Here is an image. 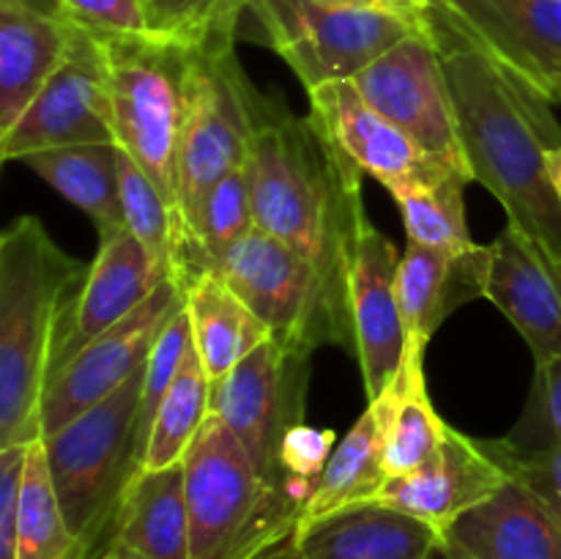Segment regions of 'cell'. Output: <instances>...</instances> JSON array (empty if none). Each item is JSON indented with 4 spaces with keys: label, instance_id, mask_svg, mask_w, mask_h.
<instances>
[{
    "label": "cell",
    "instance_id": "cell-19",
    "mask_svg": "<svg viewBox=\"0 0 561 559\" xmlns=\"http://www.w3.org/2000/svg\"><path fill=\"white\" fill-rule=\"evenodd\" d=\"M279 559H444V535L431 521L373 499L301 521Z\"/></svg>",
    "mask_w": 561,
    "mask_h": 559
},
{
    "label": "cell",
    "instance_id": "cell-3",
    "mask_svg": "<svg viewBox=\"0 0 561 559\" xmlns=\"http://www.w3.org/2000/svg\"><path fill=\"white\" fill-rule=\"evenodd\" d=\"M88 266L31 214L0 233V449L42 442V403Z\"/></svg>",
    "mask_w": 561,
    "mask_h": 559
},
{
    "label": "cell",
    "instance_id": "cell-21",
    "mask_svg": "<svg viewBox=\"0 0 561 559\" xmlns=\"http://www.w3.org/2000/svg\"><path fill=\"white\" fill-rule=\"evenodd\" d=\"M442 535L444 559H561V521L515 477L449 521Z\"/></svg>",
    "mask_w": 561,
    "mask_h": 559
},
{
    "label": "cell",
    "instance_id": "cell-8",
    "mask_svg": "<svg viewBox=\"0 0 561 559\" xmlns=\"http://www.w3.org/2000/svg\"><path fill=\"white\" fill-rule=\"evenodd\" d=\"M99 38L110 64L115 142L175 208L192 49L151 33Z\"/></svg>",
    "mask_w": 561,
    "mask_h": 559
},
{
    "label": "cell",
    "instance_id": "cell-29",
    "mask_svg": "<svg viewBox=\"0 0 561 559\" xmlns=\"http://www.w3.org/2000/svg\"><path fill=\"white\" fill-rule=\"evenodd\" d=\"M466 184H471L469 175L447 170L436 179L409 181L387 190L403 214L409 244L431 247L449 255H466L477 250V241L471 239L466 223Z\"/></svg>",
    "mask_w": 561,
    "mask_h": 559
},
{
    "label": "cell",
    "instance_id": "cell-38",
    "mask_svg": "<svg viewBox=\"0 0 561 559\" xmlns=\"http://www.w3.org/2000/svg\"><path fill=\"white\" fill-rule=\"evenodd\" d=\"M69 22L99 36H137L148 33L142 0H58Z\"/></svg>",
    "mask_w": 561,
    "mask_h": 559
},
{
    "label": "cell",
    "instance_id": "cell-43",
    "mask_svg": "<svg viewBox=\"0 0 561 559\" xmlns=\"http://www.w3.org/2000/svg\"><path fill=\"white\" fill-rule=\"evenodd\" d=\"M113 559H146V557H140V554H131V551H126V548H118V551L113 554Z\"/></svg>",
    "mask_w": 561,
    "mask_h": 559
},
{
    "label": "cell",
    "instance_id": "cell-30",
    "mask_svg": "<svg viewBox=\"0 0 561 559\" xmlns=\"http://www.w3.org/2000/svg\"><path fill=\"white\" fill-rule=\"evenodd\" d=\"M255 203H252V170L250 162L225 175L203 203L192 230L190 250L181 258L175 277L181 285L186 280L206 274L217 266L219 258L255 230Z\"/></svg>",
    "mask_w": 561,
    "mask_h": 559
},
{
    "label": "cell",
    "instance_id": "cell-17",
    "mask_svg": "<svg viewBox=\"0 0 561 559\" xmlns=\"http://www.w3.org/2000/svg\"><path fill=\"white\" fill-rule=\"evenodd\" d=\"M168 277L175 274L159 266L126 225L99 233V252L88 266L85 285L66 321L64 338L55 351L53 376L64 370L91 340L131 316Z\"/></svg>",
    "mask_w": 561,
    "mask_h": 559
},
{
    "label": "cell",
    "instance_id": "cell-37",
    "mask_svg": "<svg viewBox=\"0 0 561 559\" xmlns=\"http://www.w3.org/2000/svg\"><path fill=\"white\" fill-rule=\"evenodd\" d=\"M488 449L496 455L510 477L524 482L537 493L561 521V444L559 447L542 449V453L518 455L502 444V438H485Z\"/></svg>",
    "mask_w": 561,
    "mask_h": 559
},
{
    "label": "cell",
    "instance_id": "cell-40",
    "mask_svg": "<svg viewBox=\"0 0 561 559\" xmlns=\"http://www.w3.org/2000/svg\"><path fill=\"white\" fill-rule=\"evenodd\" d=\"M33 444L0 449V559H16V521L25 466Z\"/></svg>",
    "mask_w": 561,
    "mask_h": 559
},
{
    "label": "cell",
    "instance_id": "cell-13",
    "mask_svg": "<svg viewBox=\"0 0 561 559\" xmlns=\"http://www.w3.org/2000/svg\"><path fill=\"white\" fill-rule=\"evenodd\" d=\"M181 305H184L181 280H162V285L131 316L91 340L64 370L55 373L44 392L42 438L60 431L66 422L102 403L121 384L129 381L146 365L159 332Z\"/></svg>",
    "mask_w": 561,
    "mask_h": 559
},
{
    "label": "cell",
    "instance_id": "cell-9",
    "mask_svg": "<svg viewBox=\"0 0 561 559\" xmlns=\"http://www.w3.org/2000/svg\"><path fill=\"white\" fill-rule=\"evenodd\" d=\"M211 272L272 329V338L307 351L327 343L354 349L351 323L316 269L266 230L236 241Z\"/></svg>",
    "mask_w": 561,
    "mask_h": 559
},
{
    "label": "cell",
    "instance_id": "cell-27",
    "mask_svg": "<svg viewBox=\"0 0 561 559\" xmlns=\"http://www.w3.org/2000/svg\"><path fill=\"white\" fill-rule=\"evenodd\" d=\"M121 148L115 142L99 146H66L27 153L22 162L47 181L58 195L75 203L96 225L99 233L124 228L121 203Z\"/></svg>",
    "mask_w": 561,
    "mask_h": 559
},
{
    "label": "cell",
    "instance_id": "cell-41",
    "mask_svg": "<svg viewBox=\"0 0 561 559\" xmlns=\"http://www.w3.org/2000/svg\"><path fill=\"white\" fill-rule=\"evenodd\" d=\"M546 168H548V181H551L553 192H557V197L561 203V146L553 148V151H548Z\"/></svg>",
    "mask_w": 561,
    "mask_h": 559
},
{
    "label": "cell",
    "instance_id": "cell-5",
    "mask_svg": "<svg viewBox=\"0 0 561 559\" xmlns=\"http://www.w3.org/2000/svg\"><path fill=\"white\" fill-rule=\"evenodd\" d=\"M146 365L110 398L44 436L49 477L77 559H113L131 482L142 471L137 447Z\"/></svg>",
    "mask_w": 561,
    "mask_h": 559
},
{
    "label": "cell",
    "instance_id": "cell-16",
    "mask_svg": "<svg viewBox=\"0 0 561 559\" xmlns=\"http://www.w3.org/2000/svg\"><path fill=\"white\" fill-rule=\"evenodd\" d=\"M307 99H310L307 118L318 135L387 190L409 181L436 179L449 170L433 162L403 129L367 104L351 80L316 88L307 93Z\"/></svg>",
    "mask_w": 561,
    "mask_h": 559
},
{
    "label": "cell",
    "instance_id": "cell-14",
    "mask_svg": "<svg viewBox=\"0 0 561 559\" xmlns=\"http://www.w3.org/2000/svg\"><path fill=\"white\" fill-rule=\"evenodd\" d=\"M482 299L518 329L535 367L561 354V261L510 223L482 244Z\"/></svg>",
    "mask_w": 561,
    "mask_h": 559
},
{
    "label": "cell",
    "instance_id": "cell-18",
    "mask_svg": "<svg viewBox=\"0 0 561 559\" xmlns=\"http://www.w3.org/2000/svg\"><path fill=\"white\" fill-rule=\"evenodd\" d=\"M496 60L561 104V0H438Z\"/></svg>",
    "mask_w": 561,
    "mask_h": 559
},
{
    "label": "cell",
    "instance_id": "cell-25",
    "mask_svg": "<svg viewBox=\"0 0 561 559\" xmlns=\"http://www.w3.org/2000/svg\"><path fill=\"white\" fill-rule=\"evenodd\" d=\"M383 422V458L389 480L414 471L431 458L447 436V422L433 409L425 381V351H405L394 381L367 400Z\"/></svg>",
    "mask_w": 561,
    "mask_h": 559
},
{
    "label": "cell",
    "instance_id": "cell-28",
    "mask_svg": "<svg viewBox=\"0 0 561 559\" xmlns=\"http://www.w3.org/2000/svg\"><path fill=\"white\" fill-rule=\"evenodd\" d=\"M387 482L383 422L376 406L367 403L365 414L351 425L343 442L334 447L327 469L310 491L301 521L321 518V515L351 507V504L373 502L381 497Z\"/></svg>",
    "mask_w": 561,
    "mask_h": 559
},
{
    "label": "cell",
    "instance_id": "cell-7",
    "mask_svg": "<svg viewBox=\"0 0 561 559\" xmlns=\"http://www.w3.org/2000/svg\"><path fill=\"white\" fill-rule=\"evenodd\" d=\"M250 14L266 42L290 66L305 91L354 80L383 53L427 25V5L334 3V0H252Z\"/></svg>",
    "mask_w": 561,
    "mask_h": 559
},
{
    "label": "cell",
    "instance_id": "cell-39",
    "mask_svg": "<svg viewBox=\"0 0 561 559\" xmlns=\"http://www.w3.org/2000/svg\"><path fill=\"white\" fill-rule=\"evenodd\" d=\"M334 453L332 427H312L307 422L290 427L279 449V469L288 477L316 486Z\"/></svg>",
    "mask_w": 561,
    "mask_h": 559
},
{
    "label": "cell",
    "instance_id": "cell-42",
    "mask_svg": "<svg viewBox=\"0 0 561 559\" xmlns=\"http://www.w3.org/2000/svg\"><path fill=\"white\" fill-rule=\"evenodd\" d=\"M334 3H359V5H392V9H422L425 0H334Z\"/></svg>",
    "mask_w": 561,
    "mask_h": 559
},
{
    "label": "cell",
    "instance_id": "cell-4",
    "mask_svg": "<svg viewBox=\"0 0 561 559\" xmlns=\"http://www.w3.org/2000/svg\"><path fill=\"white\" fill-rule=\"evenodd\" d=\"M190 559L283 557L316 486L290 477L268 482L244 444L208 417L184 455Z\"/></svg>",
    "mask_w": 561,
    "mask_h": 559
},
{
    "label": "cell",
    "instance_id": "cell-6",
    "mask_svg": "<svg viewBox=\"0 0 561 559\" xmlns=\"http://www.w3.org/2000/svg\"><path fill=\"white\" fill-rule=\"evenodd\" d=\"M239 33H214L190 47L186 115L179 146L173 274L190 250L197 214L208 192L250 162L252 140L266 102L257 96L236 58Z\"/></svg>",
    "mask_w": 561,
    "mask_h": 559
},
{
    "label": "cell",
    "instance_id": "cell-35",
    "mask_svg": "<svg viewBox=\"0 0 561 559\" xmlns=\"http://www.w3.org/2000/svg\"><path fill=\"white\" fill-rule=\"evenodd\" d=\"M192 345V323L186 312V301L173 312L164 329L159 332L151 354L146 360V378H142V398H140V417H137V447H140L142 460H146L148 438H151L153 420L159 414L162 398L168 395L181 362Z\"/></svg>",
    "mask_w": 561,
    "mask_h": 559
},
{
    "label": "cell",
    "instance_id": "cell-36",
    "mask_svg": "<svg viewBox=\"0 0 561 559\" xmlns=\"http://www.w3.org/2000/svg\"><path fill=\"white\" fill-rule=\"evenodd\" d=\"M502 444L518 455L542 453L561 444V354L535 367L524 414Z\"/></svg>",
    "mask_w": 561,
    "mask_h": 559
},
{
    "label": "cell",
    "instance_id": "cell-44",
    "mask_svg": "<svg viewBox=\"0 0 561 559\" xmlns=\"http://www.w3.org/2000/svg\"><path fill=\"white\" fill-rule=\"evenodd\" d=\"M425 3H431V0H425Z\"/></svg>",
    "mask_w": 561,
    "mask_h": 559
},
{
    "label": "cell",
    "instance_id": "cell-20",
    "mask_svg": "<svg viewBox=\"0 0 561 559\" xmlns=\"http://www.w3.org/2000/svg\"><path fill=\"white\" fill-rule=\"evenodd\" d=\"M507 480L510 475L488 449L485 438H471L449 425L436 453L420 469L392 477L378 502L444 529L449 521L480 504Z\"/></svg>",
    "mask_w": 561,
    "mask_h": 559
},
{
    "label": "cell",
    "instance_id": "cell-22",
    "mask_svg": "<svg viewBox=\"0 0 561 559\" xmlns=\"http://www.w3.org/2000/svg\"><path fill=\"white\" fill-rule=\"evenodd\" d=\"M71 33L58 0H0V135L66 58Z\"/></svg>",
    "mask_w": 561,
    "mask_h": 559
},
{
    "label": "cell",
    "instance_id": "cell-23",
    "mask_svg": "<svg viewBox=\"0 0 561 559\" xmlns=\"http://www.w3.org/2000/svg\"><path fill=\"white\" fill-rule=\"evenodd\" d=\"M474 299H482V244L466 255H449L422 244L405 247L398 266L405 351H427L438 327L460 305Z\"/></svg>",
    "mask_w": 561,
    "mask_h": 559
},
{
    "label": "cell",
    "instance_id": "cell-24",
    "mask_svg": "<svg viewBox=\"0 0 561 559\" xmlns=\"http://www.w3.org/2000/svg\"><path fill=\"white\" fill-rule=\"evenodd\" d=\"M184 301L192 323V343L211 381L233 370L272 338V329L214 272L186 280Z\"/></svg>",
    "mask_w": 561,
    "mask_h": 559
},
{
    "label": "cell",
    "instance_id": "cell-33",
    "mask_svg": "<svg viewBox=\"0 0 561 559\" xmlns=\"http://www.w3.org/2000/svg\"><path fill=\"white\" fill-rule=\"evenodd\" d=\"M121 203H124V225L140 239L159 266L173 274L175 252V214L168 197L159 192L146 175V170L121 151Z\"/></svg>",
    "mask_w": 561,
    "mask_h": 559
},
{
    "label": "cell",
    "instance_id": "cell-32",
    "mask_svg": "<svg viewBox=\"0 0 561 559\" xmlns=\"http://www.w3.org/2000/svg\"><path fill=\"white\" fill-rule=\"evenodd\" d=\"M16 559H77V540L60 513L44 442H33L25 466L16 521Z\"/></svg>",
    "mask_w": 561,
    "mask_h": 559
},
{
    "label": "cell",
    "instance_id": "cell-11",
    "mask_svg": "<svg viewBox=\"0 0 561 559\" xmlns=\"http://www.w3.org/2000/svg\"><path fill=\"white\" fill-rule=\"evenodd\" d=\"M99 142H115L107 53L96 33L75 25L66 58L20 121L0 135V159L22 162L47 148Z\"/></svg>",
    "mask_w": 561,
    "mask_h": 559
},
{
    "label": "cell",
    "instance_id": "cell-12",
    "mask_svg": "<svg viewBox=\"0 0 561 559\" xmlns=\"http://www.w3.org/2000/svg\"><path fill=\"white\" fill-rule=\"evenodd\" d=\"M351 82L359 88L367 104L403 129L433 162L471 179L447 75L431 27L425 25L420 33L403 38Z\"/></svg>",
    "mask_w": 561,
    "mask_h": 559
},
{
    "label": "cell",
    "instance_id": "cell-1",
    "mask_svg": "<svg viewBox=\"0 0 561 559\" xmlns=\"http://www.w3.org/2000/svg\"><path fill=\"white\" fill-rule=\"evenodd\" d=\"M471 181L502 203L507 223L561 261V203L546 157L561 146V124L531 82L493 58L438 0L427 3Z\"/></svg>",
    "mask_w": 561,
    "mask_h": 559
},
{
    "label": "cell",
    "instance_id": "cell-10",
    "mask_svg": "<svg viewBox=\"0 0 561 559\" xmlns=\"http://www.w3.org/2000/svg\"><path fill=\"white\" fill-rule=\"evenodd\" d=\"M310 354L268 338L233 370L211 381V414L233 431L268 482L290 480L279 469V449L290 427L305 422Z\"/></svg>",
    "mask_w": 561,
    "mask_h": 559
},
{
    "label": "cell",
    "instance_id": "cell-26",
    "mask_svg": "<svg viewBox=\"0 0 561 559\" xmlns=\"http://www.w3.org/2000/svg\"><path fill=\"white\" fill-rule=\"evenodd\" d=\"M118 548L146 559H190L184 460L137 475L121 515Z\"/></svg>",
    "mask_w": 561,
    "mask_h": 559
},
{
    "label": "cell",
    "instance_id": "cell-15",
    "mask_svg": "<svg viewBox=\"0 0 561 559\" xmlns=\"http://www.w3.org/2000/svg\"><path fill=\"white\" fill-rule=\"evenodd\" d=\"M398 247L365 217L351 252L348 310L367 400H376L394 381L403 362L405 329L398 305Z\"/></svg>",
    "mask_w": 561,
    "mask_h": 559
},
{
    "label": "cell",
    "instance_id": "cell-34",
    "mask_svg": "<svg viewBox=\"0 0 561 559\" xmlns=\"http://www.w3.org/2000/svg\"><path fill=\"white\" fill-rule=\"evenodd\" d=\"M252 0H142L148 33L170 42H206L214 33H239L244 11Z\"/></svg>",
    "mask_w": 561,
    "mask_h": 559
},
{
    "label": "cell",
    "instance_id": "cell-31",
    "mask_svg": "<svg viewBox=\"0 0 561 559\" xmlns=\"http://www.w3.org/2000/svg\"><path fill=\"white\" fill-rule=\"evenodd\" d=\"M208 417H211V378L192 343L168 395L162 398V406H159L142 471L181 464Z\"/></svg>",
    "mask_w": 561,
    "mask_h": 559
},
{
    "label": "cell",
    "instance_id": "cell-2",
    "mask_svg": "<svg viewBox=\"0 0 561 559\" xmlns=\"http://www.w3.org/2000/svg\"><path fill=\"white\" fill-rule=\"evenodd\" d=\"M255 225L299 252L351 323L348 266L367 212L362 170L310 118L263 107L250 153Z\"/></svg>",
    "mask_w": 561,
    "mask_h": 559
}]
</instances>
